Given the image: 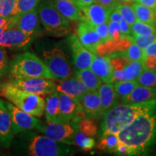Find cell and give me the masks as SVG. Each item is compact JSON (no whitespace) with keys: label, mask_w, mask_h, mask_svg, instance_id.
<instances>
[{"label":"cell","mask_w":156,"mask_h":156,"mask_svg":"<svg viewBox=\"0 0 156 156\" xmlns=\"http://www.w3.org/2000/svg\"><path fill=\"white\" fill-rule=\"evenodd\" d=\"M117 136L132 155H156V99L148 101L145 110Z\"/></svg>","instance_id":"6da1fadb"},{"label":"cell","mask_w":156,"mask_h":156,"mask_svg":"<svg viewBox=\"0 0 156 156\" xmlns=\"http://www.w3.org/2000/svg\"><path fill=\"white\" fill-rule=\"evenodd\" d=\"M12 146L14 153L19 155L61 156L71 153L67 144L56 142L31 130L15 134Z\"/></svg>","instance_id":"7a4b0ae2"},{"label":"cell","mask_w":156,"mask_h":156,"mask_svg":"<svg viewBox=\"0 0 156 156\" xmlns=\"http://www.w3.org/2000/svg\"><path fill=\"white\" fill-rule=\"evenodd\" d=\"M148 101L132 104L116 105L103 115L101 124L102 136L109 134H117L129 125L147 106Z\"/></svg>","instance_id":"3957f363"},{"label":"cell","mask_w":156,"mask_h":156,"mask_svg":"<svg viewBox=\"0 0 156 156\" xmlns=\"http://www.w3.org/2000/svg\"><path fill=\"white\" fill-rule=\"evenodd\" d=\"M9 78L10 80L25 77H44L53 79L43 60L29 51L17 54L9 62Z\"/></svg>","instance_id":"277c9868"},{"label":"cell","mask_w":156,"mask_h":156,"mask_svg":"<svg viewBox=\"0 0 156 156\" xmlns=\"http://www.w3.org/2000/svg\"><path fill=\"white\" fill-rule=\"evenodd\" d=\"M0 95L33 116L41 118L44 114L45 100L39 95L27 92L8 83L2 87Z\"/></svg>","instance_id":"5b68a950"},{"label":"cell","mask_w":156,"mask_h":156,"mask_svg":"<svg viewBox=\"0 0 156 156\" xmlns=\"http://www.w3.org/2000/svg\"><path fill=\"white\" fill-rule=\"evenodd\" d=\"M39 19L46 33L56 37L64 36L69 31V23L56 9L54 2L44 1L38 6Z\"/></svg>","instance_id":"8992f818"},{"label":"cell","mask_w":156,"mask_h":156,"mask_svg":"<svg viewBox=\"0 0 156 156\" xmlns=\"http://www.w3.org/2000/svg\"><path fill=\"white\" fill-rule=\"evenodd\" d=\"M43 62L54 80L62 81L73 75L69 60L63 51L59 48H54L43 52Z\"/></svg>","instance_id":"52a82bcc"},{"label":"cell","mask_w":156,"mask_h":156,"mask_svg":"<svg viewBox=\"0 0 156 156\" xmlns=\"http://www.w3.org/2000/svg\"><path fill=\"white\" fill-rule=\"evenodd\" d=\"M47 123L46 125L42 124L38 131L56 142L67 145H75V135L79 130L77 123Z\"/></svg>","instance_id":"ba28073f"},{"label":"cell","mask_w":156,"mask_h":156,"mask_svg":"<svg viewBox=\"0 0 156 156\" xmlns=\"http://www.w3.org/2000/svg\"><path fill=\"white\" fill-rule=\"evenodd\" d=\"M11 116L12 130L17 134L27 130H39L43 123L38 117L20 110L10 102H6Z\"/></svg>","instance_id":"9c48e42d"},{"label":"cell","mask_w":156,"mask_h":156,"mask_svg":"<svg viewBox=\"0 0 156 156\" xmlns=\"http://www.w3.org/2000/svg\"><path fill=\"white\" fill-rule=\"evenodd\" d=\"M9 83L27 92L39 95H48L56 90V84L51 79L44 77H25L11 80Z\"/></svg>","instance_id":"30bf717a"},{"label":"cell","mask_w":156,"mask_h":156,"mask_svg":"<svg viewBox=\"0 0 156 156\" xmlns=\"http://www.w3.org/2000/svg\"><path fill=\"white\" fill-rule=\"evenodd\" d=\"M59 110L62 123L71 122L77 123L83 119L84 115L82 105L78 99L58 92Z\"/></svg>","instance_id":"8fae6325"},{"label":"cell","mask_w":156,"mask_h":156,"mask_svg":"<svg viewBox=\"0 0 156 156\" xmlns=\"http://www.w3.org/2000/svg\"><path fill=\"white\" fill-rule=\"evenodd\" d=\"M34 36L26 34L13 27L7 30L0 36V47L12 50H21L30 46Z\"/></svg>","instance_id":"7c38bea8"},{"label":"cell","mask_w":156,"mask_h":156,"mask_svg":"<svg viewBox=\"0 0 156 156\" xmlns=\"http://www.w3.org/2000/svg\"><path fill=\"white\" fill-rule=\"evenodd\" d=\"M77 35L84 47L94 54H97V48L102 44V41L92 25L85 21L80 20L77 26Z\"/></svg>","instance_id":"4fadbf2b"},{"label":"cell","mask_w":156,"mask_h":156,"mask_svg":"<svg viewBox=\"0 0 156 156\" xmlns=\"http://www.w3.org/2000/svg\"><path fill=\"white\" fill-rule=\"evenodd\" d=\"M69 41L75 67L77 69H89L95 54L84 47L75 35H72Z\"/></svg>","instance_id":"5bb4252c"},{"label":"cell","mask_w":156,"mask_h":156,"mask_svg":"<svg viewBox=\"0 0 156 156\" xmlns=\"http://www.w3.org/2000/svg\"><path fill=\"white\" fill-rule=\"evenodd\" d=\"M113 9L95 2L92 5L80 9L81 20L88 23L91 25L108 23L109 15Z\"/></svg>","instance_id":"9a60e30c"},{"label":"cell","mask_w":156,"mask_h":156,"mask_svg":"<svg viewBox=\"0 0 156 156\" xmlns=\"http://www.w3.org/2000/svg\"><path fill=\"white\" fill-rule=\"evenodd\" d=\"M15 137L12 130V122L6 103L0 99V147L9 148Z\"/></svg>","instance_id":"2e32d148"},{"label":"cell","mask_w":156,"mask_h":156,"mask_svg":"<svg viewBox=\"0 0 156 156\" xmlns=\"http://www.w3.org/2000/svg\"><path fill=\"white\" fill-rule=\"evenodd\" d=\"M15 18L14 27L26 34L35 36L41 30L40 19L37 7L23 15L15 16Z\"/></svg>","instance_id":"e0dca14e"},{"label":"cell","mask_w":156,"mask_h":156,"mask_svg":"<svg viewBox=\"0 0 156 156\" xmlns=\"http://www.w3.org/2000/svg\"><path fill=\"white\" fill-rule=\"evenodd\" d=\"M89 69L100 78L103 83H113L114 69L108 56L95 54Z\"/></svg>","instance_id":"ac0fdd59"},{"label":"cell","mask_w":156,"mask_h":156,"mask_svg":"<svg viewBox=\"0 0 156 156\" xmlns=\"http://www.w3.org/2000/svg\"><path fill=\"white\" fill-rule=\"evenodd\" d=\"M80 101L85 118L94 119L100 116L101 101L98 90L87 91Z\"/></svg>","instance_id":"d6986e66"},{"label":"cell","mask_w":156,"mask_h":156,"mask_svg":"<svg viewBox=\"0 0 156 156\" xmlns=\"http://www.w3.org/2000/svg\"><path fill=\"white\" fill-rule=\"evenodd\" d=\"M56 90L75 98L80 101L88 90L77 77H73L71 76L64 80L59 81L58 85H56Z\"/></svg>","instance_id":"ffe728a7"},{"label":"cell","mask_w":156,"mask_h":156,"mask_svg":"<svg viewBox=\"0 0 156 156\" xmlns=\"http://www.w3.org/2000/svg\"><path fill=\"white\" fill-rule=\"evenodd\" d=\"M97 90L101 101V116H103L109 109L117 105L119 97L115 92L113 83H103Z\"/></svg>","instance_id":"44dd1931"},{"label":"cell","mask_w":156,"mask_h":156,"mask_svg":"<svg viewBox=\"0 0 156 156\" xmlns=\"http://www.w3.org/2000/svg\"><path fill=\"white\" fill-rule=\"evenodd\" d=\"M154 99H156V87H145L137 85L129 94L122 98V103H139Z\"/></svg>","instance_id":"7402d4cb"},{"label":"cell","mask_w":156,"mask_h":156,"mask_svg":"<svg viewBox=\"0 0 156 156\" xmlns=\"http://www.w3.org/2000/svg\"><path fill=\"white\" fill-rule=\"evenodd\" d=\"M44 114L47 122L62 123L59 110V97L58 92L55 90L47 95L45 100Z\"/></svg>","instance_id":"603a6c76"},{"label":"cell","mask_w":156,"mask_h":156,"mask_svg":"<svg viewBox=\"0 0 156 156\" xmlns=\"http://www.w3.org/2000/svg\"><path fill=\"white\" fill-rule=\"evenodd\" d=\"M56 9L68 20H81L80 8L74 0H54Z\"/></svg>","instance_id":"cb8c5ba5"},{"label":"cell","mask_w":156,"mask_h":156,"mask_svg":"<svg viewBox=\"0 0 156 156\" xmlns=\"http://www.w3.org/2000/svg\"><path fill=\"white\" fill-rule=\"evenodd\" d=\"M75 75L76 77L83 82L88 90H97L103 83L100 78L90 69H77Z\"/></svg>","instance_id":"d4e9b609"},{"label":"cell","mask_w":156,"mask_h":156,"mask_svg":"<svg viewBox=\"0 0 156 156\" xmlns=\"http://www.w3.org/2000/svg\"><path fill=\"white\" fill-rule=\"evenodd\" d=\"M135 13L136 18L140 22L151 25H156V11L139 3L131 5Z\"/></svg>","instance_id":"484cf974"},{"label":"cell","mask_w":156,"mask_h":156,"mask_svg":"<svg viewBox=\"0 0 156 156\" xmlns=\"http://www.w3.org/2000/svg\"><path fill=\"white\" fill-rule=\"evenodd\" d=\"M113 84H114L115 92L118 97L121 98H123L129 94L137 85H139L136 80L116 81Z\"/></svg>","instance_id":"4316f807"},{"label":"cell","mask_w":156,"mask_h":156,"mask_svg":"<svg viewBox=\"0 0 156 156\" xmlns=\"http://www.w3.org/2000/svg\"><path fill=\"white\" fill-rule=\"evenodd\" d=\"M144 69L142 61L129 62L124 69L126 80H136Z\"/></svg>","instance_id":"83f0119b"},{"label":"cell","mask_w":156,"mask_h":156,"mask_svg":"<svg viewBox=\"0 0 156 156\" xmlns=\"http://www.w3.org/2000/svg\"><path fill=\"white\" fill-rule=\"evenodd\" d=\"M156 34V25H151L147 23L136 20L131 25V34L132 36H147Z\"/></svg>","instance_id":"f1b7e54d"},{"label":"cell","mask_w":156,"mask_h":156,"mask_svg":"<svg viewBox=\"0 0 156 156\" xmlns=\"http://www.w3.org/2000/svg\"><path fill=\"white\" fill-rule=\"evenodd\" d=\"M40 0H16L12 16H18L36 8Z\"/></svg>","instance_id":"f546056e"},{"label":"cell","mask_w":156,"mask_h":156,"mask_svg":"<svg viewBox=\"0 0 156 156\" xmlns=\"http://www.w3.org/2000/svg\"><path fill=\"white\" fill-rule=\"evenodd\" d=\"M136 80L142 86L156 87V70L145 68Z\"/></svg>","instance_id":"4dcf8cb0"},{"label":"cell","mask_w":156,"mask_h":156,"mask_svg":"<svg viewBox=\"0 0 156 156\" xmlns=\"http://www.w3.org/2000/svg\"><path fill=\"white\" fill-rule=\"evenodd\" d=\"M75 143L85 151H91L95 145V140L78 130L75 135Z\"/></svg>","instance_id":"1f68e13d"},{"label":"cell","mask_w":156,"mask_h":156,"mask_svg":"<svg viewBox=\"0 0 156 156\" xmlns=\"http://www.w3.org/2000/svg\"><path fill=\"white\" fill-rule=\"evenodd\" d=\"M119 142L117 134H109L102 136V140L99 142L98 148L102 151H107L110 153H114L115 148Z\"/></svg>","instance_id":"d6a6232c"},{"label":"cell","mask_w":156,"mask_h":156,"mask_svg":"<svg viewBox=\"0 0 156 156\" xmlns=\"http://www.w3.org/2000/svg\"><path fill=\"white\" fill-rule=\"evenodd\" d=\"M115 9L119 12L122 19L128 23L129 25H132L136 20L135 13L132 6L119 2Z\"/></svg>","instance_id":"836d02e7"},{"label":"cell","mask_w":156,"mask_h":156,"mask_svg":"<svg viewBox=\"0 0 156 156\" xmlns=\"http://www.w3.org/2000/svg\"><path fill=\"white\" fill-rule=\"evenodd\" d=\"M121 56L126 57L129 61H142L143 60V50L141 49L137 45L132 43Z\"/></svg>","instance_id":"e575fe53"},{"label":"cell","mask_w":156,"mask_h":156,"mask_svg":"<svg viewBox=\"0 0 156 156\" xmlns=\"http://www.w3.org/2000/svg\"><path fill=\"white\" fill-rule=\"evenodd\" d=\"M130 40L132 43L137 45L141 49L144 50L149 45L153 44L156 41V34L147 35V36H130L129 35Z\"/></svg>","instance_id":"d590c367"},{"label":"cell","mask_w":156,"mask_h":156,"mask_svg":"<svg viewBox=\"0 0 156 156\" xmlns=\"http://www.w3.org/2000/svg\"><path fill=\"white\" fill-rule=\"evenodd\" d=\"M79 130L87 136H93L97 133V126L92 119L85 118L80 123Z\"/></svg>","instance_id":"8d00e7d4"},{"label":"cell","mask_w":156,"mask_h":156,"mask_svg":"<svg viewBox=\"0 0 156 156\" xmlns=\"http://www.w3.org/2000/svg\"><path fill=\"white\" fill-rule=\"evenodd\" d=\"M16 0H0V16L10 17L14 10Z\"/></svg>","instance_id":"74e56055"},{"label":"cell","mask_w":156,"mask_h":156,"mask_svg":"<svg viewBox=\"0 0 156 156\" xmlns=\"http://www.w3.org/2000/svg\"><path fill=\"white\" fill-rule=\"evenodd\" d=\"M110 59V63L112 64V67L114 70L120 71L124 69L129 62L130 61L124 56L121 55H113L108 56Z\"/></svg>","instance_id":"f35d334b"},{"label":"cell","mask_w":156,"mask_h":156,"mask_svg":"<svg viewBox=\"0 0 156 156\" xmlns=\"http://www.w3.org/2000/svg\"><path fill=\"white\" fill-rule=\"evenodd\" d=\"M107 23H108L109 40L116 41L119 39L122 35L121 34L119 23L108 20Z\"/></svg>","instance_id":"ab89813d"},{"label":"cell","mask_w":156,"mask_h":156,"mask_svg":"<svg viewBox=\"0 0 156 156\" xmlns=\"http://www.w3.org/2000/svg\"><path fill=\"white\" fill-rule=\"evenodd\" d=\"M9 58L5 48L0 47V76L2 77L7 73L9 67Z\"/></svg>","instance_id":"60d3db41"},{"label":"cell","mask_w":156,"mask_h":156,"mask_svg":"<svg viewBox=\"0 0 156 156\" xmlns=\"http://www.w3.org/2000/svg\"><path fill=\"white\" fill-rule=\"evenodd\" d=\"M96 33L100 36L101 41L103 43L109 41V35H108V23H101V24L92 25Z\"/></svg>","instance_id":"b9f144b4"},{"label":"cell","mask_w":156,"mask_h":156,"mask_svg":"<svg viewBox=\"0 0 156 156\" xmlns=\"http://www.w3.org/2000/svg\"><path fill=\"white\" fill-rule=\"evenodd\" d=\"M114 153H116L118 155H132V151L125 143L119 140Z\"/></svg>","instance_id":"7bdbcfd3"},{"label":"cell","mask_w":156,"mask_h":156,"mask_svg":"<svg viewBox=\"0 0 156 156\" xmlns=\"http://www.w3.org/2000/svg\"><path fill=\"white\" fill-rule=\"evenodd\" d=\"M144 67L145 69L156 70V56H145L142 60Z\"/></svg>","instance_id":"ee69618b"},{"label":"cell","mask_w":156,"mask_h":156,"mask_svg":"<svg viewBox=\"0 0 156 156\" xmlns=\"http://www.w3.org/2000/svg\"><path fill=\"white\" fill-rule=\"evenodd\" d=\"M119 25L122 36H129L131 34V25H129V23H126L124 20H121L119 22Z\"/></svg>","instance_id":"f6af8a7d"},{"label":"cell","mask_w":156,"mask_h":156,"mask_svg":"<svg viewBox=\"0 0 156 156\" xmlns=\"http://www.w3.org/2000/svg\"><path fill=\"white\" fill-rule=\"evenodd\" d=\"M147 56H156V41L143 50V58Z\"/></svg>","instance_id":"bcb514c9"},{"label":"cell","mask_w":156,"mask_h":156,"mask_svg":"<svg viewBox=\"0 0 156 156\" xmlns=\"http://www.w3.org/2000/svg\"><path fill=\"white\" fill-rule=\"evenodd\" d=\"M95 2L112 9H114L116 6L119 2V0H95Z\"/></svg>","instance_id":"7dc6e473"},{"label":"cell","mask_w":156,"mask_h":156,"mask_svg":"<svg viewBox=\"0 0 156 156\" xmlns=\"http://www.w3.org/2000/svg\"><path fill=\"white\" fill-rule=\"evenodd\" d=\"M113 83L116 81H122V80H126L125 74H124V69L120 70V71H116V70H114L113 72V76H112Z\"/></svg>","instance_id":"c3c4849f"},{"label":"cell","mask_w":156,"mask_h":156,"mask_svg":"<svg viewBox=\"0 0 156 156\" xmlns=\"http://www.w3.org/2000/svg\"><path fill=\"white\" fill-rule=\"evenodd\" d=\"M135 2L141 4L156 11V0H135Z\"/></svg>","instance_id":"681fc988"},{"label":"cell","mask_w":156,"mask_h":156,"mask_svg":"<svg viewBox=\"0 0 156 156\" xmlns=\"http://www.w3.org/2000/svg\"><path fill=\"white\" fill-rule=\"evenodd\" d=\"M15 21V16H12V18L9 20V22L7 23V24L3 25V26L0 27V36H1L3 34V33L5 32V31H6L7 30H8V29L11 28H13V27H14Z\"/></svg>","instance_id":"f907efd6"},{"label":"cell","mask_w":156,"mask_h":156,"mask_svg":"<svg viewBox=\"0 0 156 156\" xmlns=\"http://www.w3.org/2000/svg\"><path fill=\"white\" fill-rule=\"evenodd\" d=\"M122 19V16H121V15L119 14V12L114 9H113V10L112 11V12L110 13L108 20L113 21V22L119 23Z\"/></svg>","instance_id":"816d5d0a"},{"label":"cell","mask_w":156,"mask_h":156,"mask_svg":"<svg viewBox=\"0 0 156 156\" xmlns=\"http://www.w3.org/2000/svg\"><path fill=\"white\" fill-rule=\"evenodd\" d=\"M74 2L77 4V5L80 8L82 9L92 5L93 3L95 2V0H74Z\"/></svg>","instance_id":"f5cc1de1"},{"label":"cell","mask_w":156,"mask_h":156,"mask_svg":"<svg viewBox=\"0 0 156 156\" xmlns=\"http://www.w3.org/2000/svg\"><path fill=\"white\" fill-rule=\"evenodd\" d=\"M11 18H12V17H4L0 16V27L3 26V25L7 24V23L9 22V20H10Z\"/></svg>","instance_id":"db71d44e"},{"label":"cell","mask_w":156,"mask_h":156,"mask_svg":"<svg viewBox=\"0 0 156 156\" xmlns=\"http://www.w3.org/2000/svg\"><path fill=\"white\" fill-rule=\"evenodd\" d=\"M119 2H122L123 3H130V2H135V0H119Z\"/></svg>","instance_id":"11a10c76"},{"label":"cell","mask_w":156,"mask_h":156,"mask_svg":"<svg viewBox=\"0 0 156 156\" xmlns=\"http://www.w3.org/2000/svg\"><path fill=\"white\" fill-rule=\"evenodd\" d=\"M1 77H1V76H0V79H1Z\"/></svg>","instance_id":"9f6ffc18"}]
</instances>
